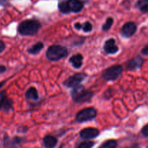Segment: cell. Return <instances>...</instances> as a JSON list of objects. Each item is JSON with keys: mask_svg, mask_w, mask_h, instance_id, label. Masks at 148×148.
I'll list each match as a JSON object with an SVG mask.
<instances>
[{"mask_svg": "<svg viewBox=\"0 0 148 148\" xmlns=\"http://www.w3.org/2000/svg\"><path fill=\"white\" fill-rule=\"evenodd\" d=\"M95 145V143L92 141H85L79 143L77 147L79 148H90Z\"/></svg>", "mask_w": 148, "mask_h": 148, "instance_id": "obj_22", "label": "cell"}, {"mask_svg": "<svg viewBox=\"0 0 148 148\" xmlns=\"http://www.w3.org/2000/svg\"><path fill=\"white\" fill-rule=\"evenodd\" d=\"M71 95L74 102L77 103H89L93 96V92L85 90L83 85L79 84L77 86L72 88Z\"/></svg>", "mask_w": 148, "mask_h": 148, "instance_id": "obj_2", "label": "cell"}, {"mask_svg": "<svg viewBox=\"0 0 148 148\" xmlns=\"http://www.w3.org/2000/svg\"><path fill=\"white\" fill-rule=\"evenodd\" d=\"M23 140L20 137H14L13 138H10L8 136H5L4 137V140H3V145L4 147H16V146L19 145L23 143Z\"/></svg>", "mask_w": 148, "mask_h": 148, "instance_id": "obj_12", "label": "cell"}, {"mask_svg": "<svg viewBox=\"0 0 148 148\" xmlns=\"http://www.w3.org/2000/svg\"><path fill=\"white\" fill-rule=\"evenodd\" d=\"M118 146V143L116 140H110L108 141L105 142L103 144L101 145L100 147L103 148H116Z\"/></svg>", "mask_w": 148, "mask_h": 148, "instance_id": "obj_19", "label": "cell"}, {"mask_svg": "<svg viewBox=\"0 0 148 148\" xmlns=\"http://www.w3.org/2000/svg\"><path fill=\"white\" fill-rule=\"evenodd\" d=\"M123 72V67L121 65L116 64L106 69L102 72V77L106 81L116 80Z\"/></svg>", "mask_w": 148, "mask_h": 148, "instance_id": "obj_4", "label": "cell"}, {"mask_svg": "<svg viewBox=\"0 0 148 148\" xmlns=\"http://www.w3.org/2000/svg\"><path fill=\"white\" fill-rule=\"evenodd\" d=\"M141 132L144 137H148V124L145 126V127L142 129Z\"/></svg>", "mask_w": 148, "mask_h": 148, "instance_id": "obj_25", "label": "cell"}, {"mask_svg": "<svg viewBox=\"0 0 148 148\" xmlns=\"http://www.w3.org/2000/svg\"><path fill=\"white\" fill-rule=\"evenodd\" d=\"M25 97L27 100H31V101H37V100H38L39 96L36 88H34V87L29 88L25 92Z\"/></svg>", "mask_w": 148, "mask_h": 148, "instance_id": "obj_15", "label": "cell"}, {"mask_svg": "<svg viewBox=\"0 0 148 148\" xmlns=\"http://www.w3.org/2000/svg\"><path fill=\"white\" fill-rule=\"evenodd\" d=\"M100 134V131L96 128H92V127H89V128L83 129L82 131L79 132V136L83 140H92L98 137Z\"/></svg>", "mask_w": 148, "mask_h": 148, "instance_id": "obj_8", "label": "cell"}, {"mask_svg": "<svg viewBox=\"0 0 148 148\" xmlns=\"http://www.w3.org/2000/svg\"><path fill=\"white\" fill-rule=\"evenodd\" d=\"M142 53L145 56H148V45L145 46L143 49H142Z\"/></svg>", "mask_w": 148, "mask_h": 148, "instance_id": "obj_27", "label": "cell"}, {"mask_svg": "<svg viewBox=\"0 0 148 148\" xmlns=\"http://www.w3.org/2000/svg\"><path fill=\"white\" fill-rule=\"evenodd\" d=\"M97 116V111L95 108L88 107L84 108L77 113L76 116V121L79 123L91 121Z\"/></svg>", "mask_w": 148, "mask_h": 148, "instance_id": "obj_5", "label": "cell"}, {"mask_svg": "<svg viewBox=\"0 0 148 148\" xmlns=\"http://www.w3.org/2000/svg\"><path fill=\"white\" fill-rule=\"evenodd\" d=\"M43 47H44V45H43V43L42 42H38L35 45L32 46L31 47L27 49V51L30 54L36 55L43 49Z\"/></svg>", "mask_w": 148, "mask_h": 148, "instance_id": "obj_16", "label": "cell"}, {"mask_svg": "<svg viewBox=\"0 0 148 148\" xmlns=\"http://www.w3.org/2000/svg\"><path fill=\"white\" fill-rule=\"evenodd\" d=\"M59 11L63 14H69V10L68 8L67 0H62L59 3Z\"/></svg>", "mask_w": 148, "mask_h": 148, "instance_id": "obj_18", "label": "cell"}, {"mask_svg": "<svg viewBox=\"0 0 148 148\" xmlns=\"http://www.w3.org/2000/svg\"><path fill=\"white\" fill-rule=\"evenodd\" d=\"M86 77V75L84 73H76L72 76L68 77L63 82V85L66 88H72L80 84Z\"/></svg>", "mask_w": 148, "mask_h": 148, "instance_id": "obj_6", "label": "cell"}, {"mask_svg": "<svg viewBox=\"0 0 148 148\" xmlns=\"http://www.w3.org/2000/svg\"><path fill=\"white\" fill-rule=\"evenodd\" d=\"M7 4H8V2H7V0H0V6L4 7V6L7 5Z\"/></svg>", "mask_w": 148, "mask_h": 148, "instance_id": "obj_29", "label": "cell"}, {"mask_svg": "<svg viewBox=\"0 0 148 148\" xmlns=\"http://www.w3.org/2000/svg\"><path fill=\"white\" fill-rule=\"evenodd\" d=\"M7 98V96L6 91H1V92H0V110H1L3 104H4V101H5L6 98Z\"/></svg>", "mask_w": 148, "mask_h": 148, "instance_id": "obj_24", "label": "cell"}, {"mask_svg": "<svg viewBox=\"0 0 148 148\" xmlns=\"http://www.w3.org/2000/svg\"><path fill=\"white\" fill-rule=\"evenodd\" d=\"M68 49L60 45H52L46 51V57L51 62H57L67 56Z\"/></svg>", "mask_w": 148, "mask_h": 148, "instance_id": "obj_3", "label": "cell"}, {"mask_svg": "<svg viewBox=\"0 0 148 148\" xmlns=\"http://www.w3.org/2000/svg\"><path fill=\"white\" fill-rule=\"evenodd\" d=\"M137 7L143 12H148V2H146L144 0H140L136 4Z\"/></svg>", "mask_w": 148, "mask_h": 148, "instance_id": "obj_20", "label": "cell"}, {"mask_svg": "<svg viewBox=\"0 0 148 148\" xmlns=\"http://www.w3.org/2000/svg\"><path fill=\"white\" fill-rule=\"evenodd\" d=\"M69 62L72 64V66L75 69H79L82 65V62H83V56L80 53H77V54L73 55L72 57L69 58Z\"/></svg>", "mask_w": 148, "mask_h": 148, "instance_id": "obj_13", "label": "cell"}, {"mask_svg": "<svg viewBox=\"0 0 148 148\" xmlns=\"http://www.w3.org/2000/svg\"><path fill=\"white\" fill-rule=\"evenodd\" d=\"M12 105H13V102L10 98H6L5 101H4V104H3V106L1 108L3 111L6 113L10 112V111L12 110Z\"/></svg>", "mask_w": 148, "mask_h": 148, "instance_id": "obj_17", "label": "cell"}, {"mask_svg": "<svg viewBox=\"0 0 148 148\" xmlns=\"http://www.w3.org/2000/svg\"><path fill=\"white\" fill-rule=\"evenodd\" d=\"M145 1H146V2H148V0H144Z\"/></svg>", "mask_w": 148, "mask_h": 148, "instance_id": "obj_32", "label": "cell"}, {"mask_svg": "<svg viewBox=\"0 0 148 148\" xmlns=\"http://www.w3.org/2000/svg\"><path fill=\"white\" fill-rule=\"evenodd\" d=\"M74 27H75L77 30H80V29H82V24L79 23H76L74 25Z\"/></svg>", "mask_w": 148, "mask_h": 148, "instance_id": "obj_28", "label": "cell"}, {"mask_svg": "<svg viewBox=\"0 0 148 148\" xmlns=\"http://www.w3.org/2000/svg\"><path fill=\"white\" fill-rule=\"evenodd\" d=\"M103 49L108 54H116L119 51V47L116 45V40L114 38H110L105 42Z\"/></svg>", "mask_w": 148, "mask_h": 148, "instance_id": "obj_10", "label": "cell"}, {"mask_svg": "<svg viewBox=\"0 0 148 148\" xmlns=\"http://www.w3.org/2000/svg\"><path fill=\"white\" fill-rule=\"evenodd\" d=\"M6 70L7 69L4 65H0V73H4V72H6Z\"/></svg>", "mask_w": 148, "mask_h": 148, "instance_id": "obj_30", "label": "cell"}, {"mask_svg": "<svg viewBox=\"0 0 148 148\" xmlns=\"http://www.w3.org/2000/svg\"><path fill=\"white\" fill-rule=\"evenodd\" d=\"M113 23H114V19L112 17H108L106 19V21L105 24L103 25L102 26V30L103 31H108V30H110V28L112 26Z\"/></svg>", "mask_w": 148, "mask_h": 148, "instance_id": "obj_21", "label": "cell"}, {"mask_svg": "<svg viewBox=\"0 0 148 148\" xmlns=\"http://www.w3.org/2000/svg\"><path fill=\"white\" fill-rule=\"evenodd\" d=\"M137 30V26L136 23H134V22H128L122 26L120 30V33L124 38H129L134 36Z\"/></svg>", "mask_w": 148, "mask_h": 148, "instance_id": "obj_7", "label": "cell"}, {"mask_svg": "<svg viewBox=\"0 0 148 148\" xmlns=\"http://www.w3.org/2000/svg\"><path fill=\"white\" fill-rule=\"evenodd\" d=\"M143 62H144L143 58L140 56H137L127 62L126 68L127 70H137L142 67Z\"/></svg>", "mask_w": 148, "mask_h": 148, "instance_id": "obj_9", "label": "cell"}, {"mask_svg": "<svg viewBox=\"0 0 148 148\" xmlns=\"http://www.w3.org/2000/svg\"><path fill=\"white\" fill-rule=\"evenodd\" d=\"M5 81H3V82H0V88H1V87L3 86V85H4V84H5Z\"/></svg>", "mask_w": 148, "mask_h": 148, "instance_id": "obj_31", "label": "cell"}, {"mask_svg": "<svg viewBox=\"0 0 148 148\" xmlns=\"http://www.w3.org/2000/svg\"><path fill=\"white\" fill-rule=\"evenodd\" d=\"M82 29L85 33H89L92 30V24L90 22H85V23L82 24Z\"/></svg>", "mask_w": 148, "mask_h": 148, "instance_id": "obj_23", "label": "cell"}, {"mask_svg": "<svg viewBox=\"0 0 148 148\" xmlns=\"http://www.w3.org/2000/svg\"><path fill=\"white\" fill-rule=\"evenodd\" d=\"M41 27V24L38 20H25L20 23L17 27V31L20 35L24 36H35L38 33Z\"/></svg>", "mask_w": 148, "mask_h": 148, "instance_id": "obj_1", "label": "cell"}, {"mask_svg": "<svg viewBox=\"0 0 148 148\" xmlns=\"http://www.w3.org/2000/svg\"><path fill=\"white\" fill-rule=\"evenodd\" d=\"M6 49V45L1 40H0V53H2Z\"/></svg>", "mask_w": 148, "mask_h": 148, "instance_id": "obj_26", "label": "cell"}, {"mask_svg": "<svg viewBox=\"0 0 148 148\" xmlns=\"http://www.w3.org/2000/svg\"><path fill=\"white\" fill-rule=\"evenodd\" d=\"M58 140L55 137L51 135H47L43 138V146L48 148H52L56 147L57 145Z\"/></svg>", "mask_w": 148, "mask_h": 148, "instance_id": "obj_14", "label": "cell"}, {"mask_svg": "<svg viewBox=\"0 0 148 148\" xmlns=\"http://www.w3.org/2000/svg\"><path fill=\"white\" fill-rule=\"evenodd\" d=\"M69 12L78 13L82 11L84 4L81 0H67Z\"/></svg>", "mask_w": 148, "mask_h": 148, "instance_id": "obj_11", "label": "cell"}]
</instances>
